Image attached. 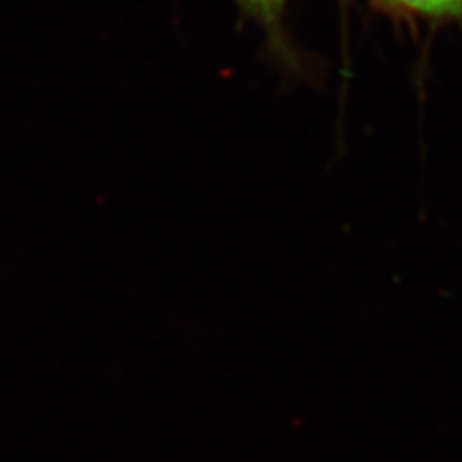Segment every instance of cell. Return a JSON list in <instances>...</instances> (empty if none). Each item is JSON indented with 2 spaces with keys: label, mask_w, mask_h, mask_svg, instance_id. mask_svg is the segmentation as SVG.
Here are the masks:
<instances>
[{
  "label": "cell",
  "mask_w": 462,
  "mask_h": 462,
  "mask_svg": "<svg viewBox=\"0 0 462 462\" xmlns=\"http://www.w3.org/2000/svg\"><path fill=\"white\" fill-rule=\"evenodd\" d=\"M383 10L428 23L462 22V0H389Z\"/></svg>",
  "instance_id": "7a4b0ae2"
},
{
  "label": "cell",
  "mask_w": 462,
  "mask_h": 462,
  "mask_svg": "<svg viewBox=\"0 0 462 462\" xmlns=\"http://www.w3.org/2000/svg\"><path fill=\"white\" fill-rule=\"evenodd\" d=\"M236 3L245 16L263 27V32L273 47L283 54H289L291 49L287 45L283 29L287 0H236Z\"/></svg>",
  "instance_id": "6da1fadb"
},
{
  "label": "cell",
  "mask_w": 462,
  "mask_h": 462,
  "mask_svg": "<svg viewBox=\"0 0 462 462\" xmlns=\"http://www.w3.org/2000/svg\"><path fill=\"white\" fill-rule=\"evenodd\" d=\"M372 3H374V5H380L382 8H385V6H387V3H389V0H372Z\"/></svg>",
  "instance_id": "3957f363"
}]
</instances>
